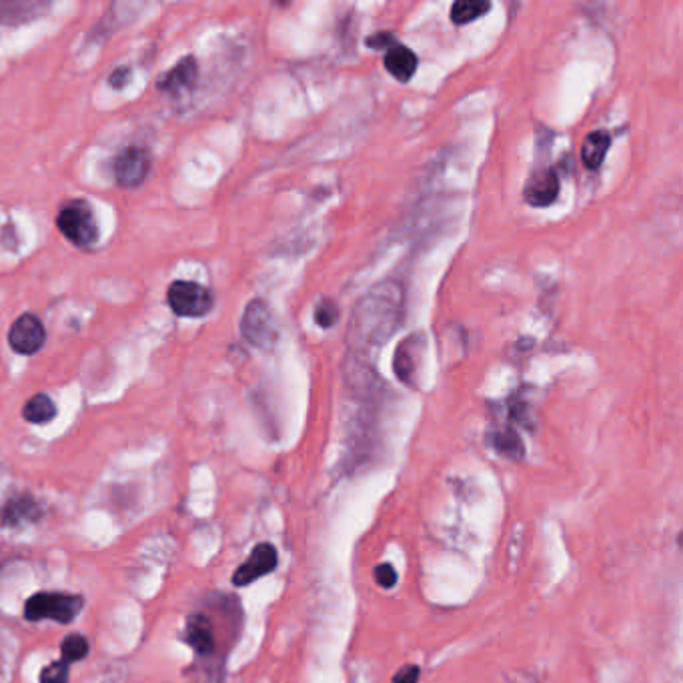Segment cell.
Instances as JSON below:
<instances>
[{
    "label": "cell",
    "mask_w": 683,
    "mask_h": 683,
    "mask_svg": "<svg viewBox=\"0 0 683 683\" xmlns=\"http://www.w3.org/2000/svg\"><path fill=\"white\" fill-rule=\"evenodd\" d=\"M405 311V291L401 283L387 279L369 289L355 305L349 327L347 345L351 353H369L385 345L399 329Z\"/></svg>",
    "instance_id": "obj_1"
},
{
    "label": "cell",
    "mask_w": 683,
    "mask_h": 683,
    "mask_svg": "<svg viewBox=\"0 0 683 683\" xmlns=\"http://www.w3.org/2000/svg\"><path fill=\"white\" fill-rule=\"evenodd\" d=\"M85 609V597L59 591H41L27 599L25 617L29 621H57L61 625L73 623Z\"/></svg>",
    "instance_id": "obj_2"
},
{
    "label": "cell",
    "mask_w": 683,
    "mask_h": 683,
    "mask_svg": "<svg viewBox=\"0 0 683 683\" xmlns=\"http://www.w3.org/2000/svg\"><path fill=\"white\" fill-rule=\"evenodd\" d=\"M59 231L77 247H91L99 239V225L87 201L67 203L57 217Z\"/></svg>",
    "instance_id": "obj_3"
},
{
    "label": "cell",
    "mask_w": 683,
    "mask_h": 683,
    "mask_svg": "<svg viewBox=\"0 0 683 683\" xmlns=\"http://www.w3.org/2000/svg\"><path fill=\"white\" fill-rule=\"evenodd\" d=\"M241 333L249 345L261 351L275 349L279 341V331H277L271 307L265 301L255 299L247 305L241 317Z\"/></svg>",
    "instance_id": "obj_4"
},
{
    "label": "cell",
    "mask_w": 683,
    "mask_h": 683,
    "mask_svg": "<svg viewBox=\"0 0 683 683\" xmlns=\"http://www.w3.org/2000/svg\"><path fill=\"white\" fill-rule=\"evenodd\" d=\"M167 303L179 317H205L215 303L213 293L193 281H175L167 291Z\"/></svg>",
    "instance_id": "obj_5"
},
{
    "label": "cell",
    "mask_w": 683,
    "mask_h": 683,
    "mask_svg": "<svg viewBox=\"0 0 683 683\" xmlns=\"http://www.w3.org/2000/svg\"><path fill=\"white\" fill-rule=\"evenodd\" d=\"M279 565V553L275 549L273 543H257L251 551V555L247 557L245 563H241L237 567V571L233 573V585L237 587H247L251 583H255L257 579L273 573Z\"/></svg>",
    "instance_id": "obj_6"
},
{
    "label": "cell",
    "mask_w": 683,
    "mask_h": 683,
    "mask_svg": "<svg viewBox=\"0 0 683 683\" xmlns=\"http://www.w3.org/2000/svg\"><path fill=\"white\" fill-rule=\"evenodd\" d=\"M183 641L201 659H211L217 653V627L209 613L197 611L187 617Z\"/></svg>",
    "instance_id": "obj_7"
},
{
    "label": "cell",
    "mask_w": 683,
    "mask_h": 683,
    "mask_svg": "<svg viewBox=\"0 0 683 683\" xmlns=\"http://www.w3.org/2000/svg\"><path fill=\"white\" fill-rule=\"evenodd\" d=\"M45 517L43 503L31 493H21L0 505V527L17 529L25 525L39 523Z\"/></svg>",
    "instance_id": "obj_8"
},
{
    "label": "cell",
    "mask_w": 683,
    "mask_h": 683,
    "mask_svg": "<svg viewBox=\"0 0 683 683\" xmlns=\"http://www.w3.org/2000/svg\"><path fill=\"white\" fill-rule=\"evenodd\" d=\"M9 343L13 351L21 355H35L47 343V329L37 315L25 313L13 323L11 333H9Z\"/></svg>",
    "instance_id": "obj_9"
},
{
    "label": "cell",
    "mask_w": 683,
    "mask_h": 683,
    "mask_svg": "<svg viewBox=\"0 0 683 683\" xmlns=\"http://www.w3.org/2000/svg\"><path fill=\"white\" fill-rule=\"evenodd\" d=\"M151 173V155L143 147H127L115 159V179L121 187L133 189L145 183Z\"/></svg>",
    "instance_id": "obj_10"
},
{
    "label": "cell",
    "mask_w": 683,
    "mask_h": 683,
    "mask_svg": "<svg viewBox=\"0 0 683 683\" xmlns=\"http://www.w3.org/2000/svg\"><path fill=\"white\" fill-rule=\"evenodd\" d=\"M421 351H423V339L419 335H415V337L405 339L397 347V353L393 357V369H395L397 377L409 387H413L417 383Z\"/></svg>",
    "instance_id": "obj_11"
},
{
    "label": "cell",
    "mask_w": 683,
    "mask_h": 683,
    "mask_svg": "<svg viewBox=\"0 0 683 683\" xmlns=\"http://www.w3.org/2000/svg\"><path fill=\"white\" fill-rule=\"evenodd\" d=\"M559 195V179L555 171H539L525 185L523 197L531 207H549Z\"/></svg>",
    "instance_id": "obj_12"
},
{
    "label": "cell",
    "mask_w": 683,
    "mask_h": 683,
    "mask_svg": "<svg viewBox=\"0 0 683 683\" xmlns=\"http://www.w3.org/2000/svg\"><path fill=\"white\" fill-rule=\"evenodd\" d=\"M197 73H199V65L193 57H185L183 61H179L169 73H165L157 87L161 91H167V93H181L189 87L195 85L197 81Z\"/></svg>",
    "instance_id": "obj_13"
},
{
    "label": "cell",
    "mask_w": 683,
    "mask_h": 683,
    "mask_svg": "<svg viewBox=\"0 0 683 683\" xmlns=\"http://www.w3.org/2000/svg\"><path fill=\"white\" fill-rule=\"evenodd\" d=\"M385 69L399 83H407L417 71V55L411 49L395 43L385 55Z\"/></svg>",
    "instance_id": "obj_14"
},
{
    "label": "cell",
    "mask_w": 683,
    "mask_h": 683,
    "mask_svg": "<svg viewBox=\"0 0 683 683\" xmlns=\"http://www.w3.org/2000/svg\"><path fill=\"white\" fill-rule=\"evenodd\" d=\"M611 137L605 131H593L591 135L585 137L583 147H581V159L587 169H599L605 161V155L609 151Z\"/></svg>",
    "instance_id": "obj_15"
},
{
    "label": "cell",
    "mask_w": 683,
    "mask_h": 683,
    "mask_svg": "<svg viewBox=\"0 0 683 683\" xmlns=\"http://www.w3.org/2000/svg\"><path fill=\"white\" fill-rule=\"evenodd\" d=\"M23 417L29 423L45 425V423H49V421H53L57 417V405H55V401L49 395L39 393V395L29 399V403L23 409Z\"/></svg>",
    "instance_id": "obj_16"
},
{
    "label": "cell",
    "mask_w": 683,
    "mask_h": 683,
    "mask_svg": "<svg viewBox=\"0 0 683 683\" xmlns=\"http://www.w3.org/2000/svg\"><path fill=\"white\" fill-rule=\"evenodd\" d=\"M493 447L497 453H501L503 457L507 459H513V461H521L525 457V447H523V441L521 437L513 431V429H503L499 433L493 435L491 439Z\"/></svg>",
    "instance_id": "obj_17"
},
{
    "label": "cell",
    "mask_w": 683,
    "mask_h": 683,
    "mask_svg": "<svg viewBox=\"0 0 683 683\" xmlns=\"http://www.w3.org/2000/svg\"><path fill=\"white\" fill-rule=\"evenodd\" d=\"M491 9L485 0H459L451 7V21L455 25H467L479 17H483Z\"/></svg>",
    "instance_id": "obj_18"
},
{
    "label": "cell",
    "mask_w": 683,
    "mask_h": 683,
    "mask_svg": "<svg viewBox=\"0 0 683 683\" xmlns=\"http://www.w3.org/2000/svg\"><path fill=\"white\" fill-rule=\"evenodd\" d=\"M89 651H91L89 639L81 633H71L61 643V653H63L61 659H65L67 663H75V661L85 659L89 655Z\"/></svg>",
    "instance_id": "obj_19"
},
{
    "label": "cell",
    "mask_w": 683,
    "mask_h": 683,
    "mask_svg": "<svg viewBox=\"0 0 683 683\" xmlns=\"http://www.w3.org/2000/svg\"><path fill=\"white\" fill-rule=\"evenodd\" d=\"M69 677L71 663H67L65 659H59L41 671V683H69Z\"/></svg>",
    "instance_id": "obj_20"
},
{
    "label": "cell",
    "mask_w": 683,
    "mask_h": 683,
    "mask_svg": "<svg viewBox=\"0 0 683 683\" xmlns=\"http://www.w3.org/2000/svg\"><path fill=\"white\" fill-rule=\"evenodd\" d=\"M315 321L321 327H333L339 321V307L333 301H321L315 307Z\"/></svg>",
    "instance_id": "obj_21"
},
{
    "label": "cell",
    "mask_w": 683,
    "mask_h": 683,
    "mask_svg": "<svg viewBox=\"0 0 683 683\" xmlns=\"http://www.w3.org/2000/svg\"><path fill=\"white\" fill-rule=\"evenodd\" d=\"M375 581L385 587V589H391L395 583H397V571L393 569L391 563H381L375 567Z\"/></svg>",
    "instance_id": "obj_22"
},
{
    "label": "cell",
    "mask_w": 683,
    "mask_h": 683,
    "mask_svg": "<svg viewBox=\"0 0 683 683\" xmlns=\"http://www.w3.org/2000/svg\"><path fill=\"white\" fill-rule=\"evenodd\" d=\"M419 675H421L419 665L407 663V665H403V667L393 675V683H417V681H419Z\"/></svg>",
    "instance_id": "obj_23"
},
{
    "label": "cell",
    "mask_w": 683,
    "mask_h": 683,
    "mask_svg": "<svg viewBox=\"0 0 683 683\" xmlns=\"http://www.w3.org/2000/svg\"><path fill=\"white\" fill-rule=\"evenodd\" d=\"M367 45L371 47V49H391L393 45H395V39H393V35L391 33H377L375 37H369L367 39Z\"/></svg>",
    "instance_id": "obj_24"
},
{
    "label": "cell",
    "mask_w": 683,
    "mask_h": 683,
    "mask_svg": "<svg viewBox=\"0 0 683 683\" xmlns=\"http://www.w3.org/2000/svg\"><path fill=\"white\" fill-rule=\"evenodd\" d=\"M127 77H129V69H119V71H115V73L111 75V85L117 87V89H121V87H125Z\"/></svg>",
    "instance_id": "obj_25"
}]
</instances>
